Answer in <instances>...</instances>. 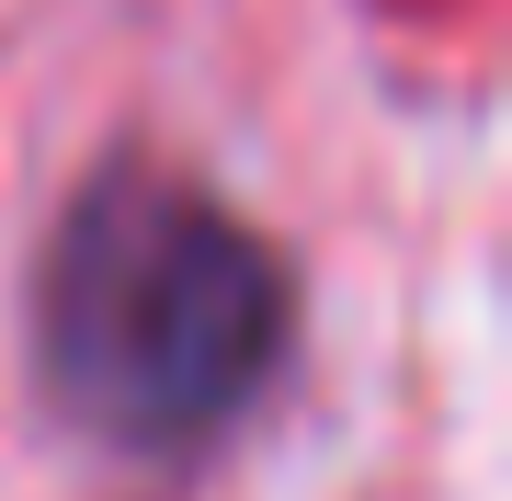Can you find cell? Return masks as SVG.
I'll list each match as a JSON object with an SVG mask.
<instances>
[{
	"mask_svg": "<svg viewBox=\"0 0 512 501\" xmlns=\"http://www.w3.org/2000/svg\"><path fill=\"white\" fill-rule=\"evenodd\" d=\"M285 353V262L183 171H103L35 262L46 399L114 456H194Z\"/></svg>",
	"mask_w": 512,
	"mask_h": 501,
	"instance_id": "6da1fadb",
	"label": "cell"
}]
</instances>
